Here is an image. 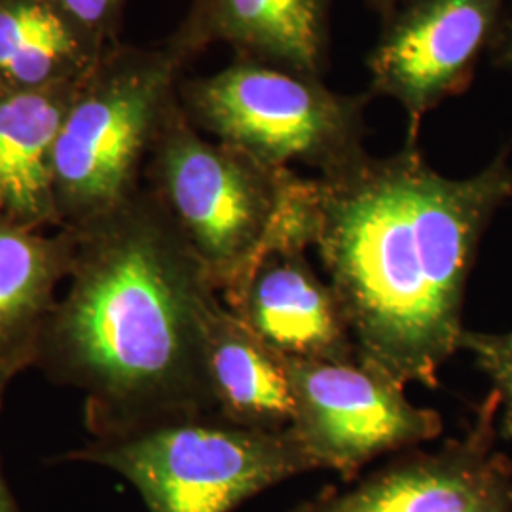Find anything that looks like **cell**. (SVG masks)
<instances>
[{
    "instance_id": "4fadbf2b",
    "label": "cell",
    "mask_w": 512,
    "mask_h": 512,
    "mask_svg": "<svg viewBox=\"0 0 512 512\" xmlns=\"http://www.w3.org/2000/svg\"><path fill=\"white\" fill-rule=\"evenodd\" d=\"M205 368L215 414L247 429L291 427L293 391L283 357L217 296L205 321Z\"/></svg>"
},
{
    "instance_id": "8992f818",
    "label": "cell",
    "mask_w": 512,
    "mask_h": 512,
    "mask_svg": "<svg viewBox=\"0 0 512 512\" xmlns=\"http://www.w3.org/2000/svg\"><path fill=\"white\" fill-rule=\"evenodd\" d=\"M190 122L262 164L310 165L323 173L365 150L370 93H338L319 76L239 59L219 73L179 84Z\"/></svg>"
},
{
    "instance_id": "2e32d148",
    "label": "cell",
    "mask_w": 512,
    "mask_h": 512,
    "mask_svg": "<svg viewBox=\"0 0 512 512\" xmlns=\"http://www.w3.org/2000/svg\"><path fill=\"white\" fill-rule=\"evenodd\" d=\"M459 351H469L475 365L492 380L499 397V433L512 440V330L511 332H475L463 330Z\"/></svg>"
},
{
    "instance_id": "d6986e66",
    "label": "cell",
    "mask_w": 512,
    "mask_h": 512,
    "mask_svg": "<svg viewBox=\"0 0 512 512\" xmlns=\"http://www.w3.org/2000/svg\"><path fill=\"white\" fill-rule=\"evenodd\" d=\"M0 512H21L19 511L16 499H14V495H12L6 480H4L2 471H0Z\"/></svg>"
},
{
    "instance_id": "30bf717a",
    "label": "cell",
    "mask_w": 512,
    "mask_h": 512,
    "mask_svg": "<svg viewBox=\"0 0 512 512\" xmlns=\"http://www.w3.org/2000/svg\"><path fill=\"white\" fill-rule=\"evenodd\" d=\"M224 306L281 357L353 361L359 349L332 291L304 249L264 256Z\"/></svg>"
},
{
    "instance_id": "e0dca14e",
    "label": "cell",
    "mask_w": 512,
    "mask_h": 512,
    "mask_svg": "<svg viewBox=\"0 0 512 512\" xmlns=\"http://www.w3.org/2000/svg\"><path fill=\"white\" fill-rule=\"evenodd\" d=\"M63 12L101 50L118 44V29L128 0H55Z\"/></svg>"
},
{
    "instance_id": "3957f363",
    "label": "cell",
    "mask_w": 512,
    "mask_h": 512,
    "mask_svg": "<svg viewBox=\"0 0 512 512\" xmlns=\"http://www.w3.org/2000/svg\"><path fill=\"white\" fill-rule=\"evenodd\" d=\"M148 192L196 256L220 300L270 253L308 249L317 232V179L262 164L209 141L181 99L169 112L145 167Z\"/></svg>"
},
{
    "instance_id": "5bb4252c",
    "label": "cell",
    "mask_w": 512,
    "mask_h": 512,
    "mask_svg": "<svg viewBox=\"0 0 512 512\" xmlns=\"http://www.w3.org/2000/svg\"><path fill=\"white\" fill-rule=\"evenodd\" d=\"M73 264L69 230H27L0 220V366H37L40 342Z\"/></svg>"
},
{
    "instance_id": "9a60e30c",
    "label": "cell",
    "mask_w": 512,
    "mask_h": 512,
    "mask_svg": "<svg viewBox=\"0 0 512 512\" xmlns=\"http://www.w3.org/2000/svg\"><path fill=\"white\" fill-rule=\"evenodd\" d=\"M105 54L55 0H0V88L76 84Z\"/></svg>"
},
{
    "instance_id": "ac0fdd59",
    "label": "cell",
    "mask_w": 512,
    "mask_h": 512,
    "mask_svg": "<svg viewBox=\"0 0 512 512\" xmlns=\"http://www.w3.org/2000/svg\"><path fill=\"white\" fill-rule=\"evenodd\" d=\"M495 67L512 74V16L505 18L492 48Z\"/></svg>"
},
{
    "instance_id": "9c48e42d",
    "label": "cell",
    "mask_w": 512,
    "mask_h": 512,
    "mask_svg": "<svg viewBox=\"0 0 512 512\" xmlns=\"http://www.w3.org/2000/svg\"><path fill=\"white\" fill-rule=\"evenodd\" d=\"M499 437V397L492 389L461 437L433 452L406 450L291 512H512V459L497 448Z\"/></svg>"
},
{
    "instance_id": "6da1fadb",
    "label": "cell",
    "mask_w": 512,
    "mask_h": 512,
    "mask_svg": "<svg viewBox=\"0 0 512 512\" xmlns=\"http://www.w3.org/2000/svg\"><path fill=\"white\" fill-rule=\"evenodd\" d=\"M313 247L359 355L399 384L439 385L463 334L467 279L486 230L512 200L511 147L450 179L418 145L368 152L317 177Z\"/></svg>"
},
{
    "instance_id": "5b68a950",
    "label": "cell",
    "mask_w": 512,
    "mask_h": 512,
    "mask_svg": "<svg viewBox=\"0 0 512 512\" xmlns=\"http://www.w3.org/2000/svg\"><path fill=\"white\" fill-rule=\"evenodd\" d=\"M63 459L116 471L148 512H234L272 486L317 471L291 427L247 429L219 416L93 439Z\"/></svg>"
},
{
    "instance_id": "52a82bcc",
    "label": "cell",
    "mask_w": 512,
    "mask_h": 512,
    "mask_svg": "<svg viewBox=\"0 0 512 512\" xmlns=\"http://www.w3.org/2000/svg\"><path fill=\"white\" fill-rule=\"evenodd\" d=\"M293 391L294 437L317 469L344 482L368 463L437 439L444 421L437 410L410 403L404 385L361 355L353 361L283 357Z\"/></svg>"
},
{
    "instance_id": "7a4b0ae2",
    "label": "cell",
    "mask_w": 512,
    "mask_h": 512,
    "mask_svg": "<svg viewBox=\"0 0 512 512\" xmlns=\"http://www.w3.org/2000/svg\"><path fill=\"white\" fill-rule=\"evenodd\" d=\"M69 289L44 330L37 366L84 393L93 439L217 416L205 321L219 296L162 205L143 186L101 219L65 228Z\"/></svg>"
},
{
    "instance_id": "277c9868",
    "label": "cell",
    "mask_w": 512,
    "mask_h": 512,
    "mask_svg": "<svg viewBox=\"0 0 512 512\" xmlns=\"http://www.w3.org/2000/svg\"><path fill=\"white\" fill-rule=\"evenodd\" d=\"M184 65L167 44H116L76 86L55 147L61 228L101 219L141 192L148 156L179 101Z\"/></svg>"
},
{
    "instance_id": "7c38bea8",
    "label": "cell",
    "mask_w": 512,
    "mask_h": 512,
    "mask_svg": "<svg viewBox=\"0 0 512 512\" xmlns=\"http://www.w3.org/2000/svg\"><path fill=\"white\" fill-rule=\"evenodd\" d=\"M80 82L44 90L0 88L2 222L40 232L61 228L55 207V147Z\"/></svg>"
},
{
    "instance_id": "8fae6325",
    "label": "cell",
    "mask_w": 512,
    "mask_h": 512,
    "mask_svg": "<svg viewBox=\"0 0 512 512\" xmlns=\"http://www.w3.org/2000/svg\"><path fill=\"white\" fill-rule=\"evenodd\" d=\"M334 0H194L167 46L192 61L213 44L239 59L323 78L329 67Z\"/></svg>"
},
{
    "instance_id": "44dd1931",
    "label": "cell",
    "mask_w": 512,
    "mask_h": 512,
    "mask_svg": "<svg viewBox=\"0 0 512 512\" xmlns=\"http://www.w3.org/2000/svg\"><path fill=\"white\" fill-rule=\"evenodd\" d=\"M14 378H16V376H14L12 372H8V370H4V368L0 366V410H2V401H4L6 387H8V384H10Z\"/></svg>"
},
{
    "instance_id": "ffe728a7",
    "label": "cell",
    "mask_w": 512,
    "mask_h": 512,
    "mask_svg": "<svg viewBox=\"0 0 512 512\" xmlns=\"http://www.w3.org/2000/svg\"><path fill=\"white\" fill-rule=\"evenodd\" d=\"M403 2L404 0H366V4L382 19L387 18Z\"/></svg>"
},
{
    "instance_id": "ba28073f",
    "label": "cell",
    "mask_w": 512,
    "mask_h": 512,
    "mask_svg": "<svg viewBox=\"0 0 512 512\" xmlns=\"http://www.w3.org/2000/svg\"><path fill=\"white\" fill-rule=\"evenodd\" d=\"M507 0H404L387 18L366 57L372 97L395 99L406 114V145L421 122L475 80L492 52Z\"/></svg>"
}]
</instances>
